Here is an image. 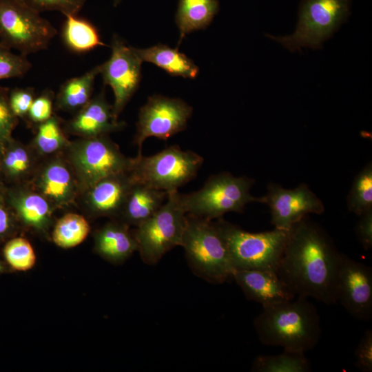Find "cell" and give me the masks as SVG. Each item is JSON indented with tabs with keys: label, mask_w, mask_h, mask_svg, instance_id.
I'll return each instance as SVG.
<instances>
[{
	"label": "cell",
	"mask_w": 372,
	"mask_h": 372,
	"mask_svg": "<svg viewBox=\"0 0 372 372\" xmlns=\"http://www.w3.org/2000/svg\"><path fill=\"white\" fill-rule=\"evenodd\" d=\"M94 242L96 253L116 264L123 262L138 251L134 233H131L129 226L121 220L108 223L98 230Z\"/></svg>",
	"instance_id": "obj_18"
},
{
	"label": "cell",
	"mask_w": 372,
	"mask_h": 372,
	"mask_svg": "<svg viewBox=\"0 0 372 372\" xmlns=\"http://www.w3.org/2000/svg\"><path fill=\"white\" fill-rule=\"evenodd\" d=\"M254 326L261 343L284 350L305 353L313 349L321 335L320 319L307 298L262 307Z\"/></svg>",
	"instance_id": "obj_2"
},
{
	"label": "cell",
	"mask_w": 372,
	"mask_h": 372,
	"mask_svg": "<svg viewBox=\"0 0 372 372\" xmlns=\"http://www.w3.org/2000/svg\"><path fill=\"white\" fill-rule=\"evenodd\" d=\"M61 37L65 46L77 54L88 52L105 45L101 39L97 28L88 20L77 14L65 16Z\"/></svg>",
	"instance_id": "obj_24"
},
{
	"label": "cell",
	"mask_w": 372,
	"mask_h": 372,
	"mask_svg": "<svg viewBox=\"0 0 372 372\" xmlns=\"http://www.w3.org/2000/svg\"><path fill=\"white\" fill-rule=\"evenodd\" d=\"M348 209L360 216L372 209V164L368 163L355 177L347 198Z\"/></svg>",
	"instance_id": "obj_28"
},
{
	"label": "cell",
	"mask_w": 372,
	"mask_h": 372,
	"mask_svg": "<svg viewBox=\"0 0 372 372\" xmlns=\"http://www.w3.org/2000/svg\"><path fill=\"white\" fill-rule=\"evenodd\" d=\"M311 369L304 353L286 350L276 355H258L251 366V371L256 372H308Z\"/></svg>",
	"instance_id": "obj_26"
},
{
	"label": "cell",
	"mask_w": 372,
	"mask_h": 372,
	"mask_svg": "<svg viewBox=\"0 0 372 372\" xmlns=\"http://www.w3.org/2000/svg\"><path fill=\"white\" fill-rule=\"evenodd\" d=\"M134 183L130 172L99 180L87 190L89 208L95 216L118 218Z\"/></svg>",
	"instance_id": "obj_17"
},
{
	"label": "cell",
	"mask_w": 372,
	"mask_h": 372,
	"mask_svg": "<svg viewBox=\"0 0 372 372\" xmlns=\"http://www.w3.org/2000/svg\"><path fill=\"white\" fill-rule=\"evenodd\" d=\"M90 230V225L83 216L70 213L57 221L52 238L57 246L69 249L81 244L87 238Z\"/></svg>",
	"instance_id": "obj_27"
},
{
	"label": "cell",
	"mask_w": 372,
	"mask_h": 372,
	"mask_svg": "<svg viewBox=\"0 0 372 372\" xmlns=\"http://www.w3.org/2000/svg\"><path fill=\"white\" fill-rule=\"evenodd\" d=\"M5 270V267L3 264L0 261V273L3 272Z\"/></svg>",
	"instance_id": "obj_40"
},
{
	"label": "cell",
	"mask_w": 372,
	"mask_h": 372,
	"mask_svg": "<svg viewBox=\"0 0 372 372\" xmlns=\"http://www.w3.org/2000/svg\"><path fill=\"white\" fill-rule=\"evenodd\" d=\"M262 198V203L270 208L271 223L274 228L285 231H289L309 214H321L324 211L322 201L305 183L291 189L269 183Z\"/></svg>",
	"instance_id": "obj_14"
},
{
	"label": "cell",
	"mask_w": 372,
	"mask_h": 372,
	"mask_svg": "<svg viewBox=\"0 0 372 372\" xmlns=\"http://www.w3.org/2000/svg\"><path fill=\"white\" fill-rule=\"evenodd\" d=\"M218 11V0H178L175 15L179 30L178 46L187 34L208 27Z\"/></svg>",
	"instance_id": "obj_22"
},
{
	"label": "cell",
	"mask_w": 372,
	"mask_h": 372,
	"mask_svg": "<svg viewBox=\"0 0 372 372\" xmlns=\"http://www.w3.org/2000/svg\"><path fill=\"white\" fill-rule=\"evenodd\" d=\"M99 65L81 76L64 82L56 96V109L65 111L79 110L92 99L94 81L100 74Z\"/></svg>",
	"instance_id": "obj_23"
},
{
	"label": "cell",
	"mask_w": 372,
	"mask_h": 372,
	"mask_svg": "<svg viewBox=\"0 0 372 372\" xmlns=\"http://www.w3.org/2000/svg\"><path fill=\"white\" fill-rule=\"evenodd\" d=\"M14 205L23 223L36 231L44 232L50 227L52 210L43 195L26 193L19 196Z\"/></svg>",
	"instance_id": "obj_25"
},
{
	"label": "cell",
	"mask_w": 372,
	"mask_h": 372,
	"mask_svg": "<svg viewBox=\"0 0 372 372\" xmlns=\"http://www.w3.org/2000/svg\"><path fill=\"white\" fill-rule=\"evenodd\" d=\"M31 68L26 55L15 54L12 49L0 43V81L23 77Z\"/></svg>",
	"instance_id": "obj_31"
},
{
	"label": "cell",
	"mask_w": 372,
	"mask_h": 372,
	"mask_svg": "<svg viewBox=\"0 0 372 372\" xmlns=\"http://www.w3.org/2000/svg\"><path fill=\"white\" fill-rule=\"evenodd\" d=\"M351 0H302L295 31L289 35L266 37L294 52L302 48L322 47L350 14Z\"/></svg>",
	"instance_id": "obj_6"
},
{
	"label": "cell",
	"mask_w": 372,
	"mask_h": 372,
	"mask_svg": "<svg viewBox=\"0 0 372 372\" xmlns=\"http://www.w3.org/2000/svg\"><path fill=\"white\" fill-rule=\"evenodd\" d=\"M121 0H114V6H116L121 3Z\"/></svg>",
	"instance_id": "obj_41"
},
{
	"label": "cell",
	"mask_w": 372,
	"mask_h": 372,
	"mask_svg": "<svg viewBox=\"0 0 372 372\" xmlns=\"http://www.w3.org/2000/svg\"><path fill=\"white\" fill-rule=\"evenodd\" d=\"M341 256L324 229L307 216L289 230L277 273L296 296L334 304Z\"/></svg>",
	"instance_id": "obj_1"
},
{
	"label": "cell",
	"mask_w": 372,
	"mask_h": 372,
	"mask_svg": "<svg viewBox=\"0 0 372 372\" xmlns=\"http://www.w3.org/2000/svg\"><path fill=\"white\" fill-rule=\"evenodd\" d=\"M10 89L0 85V143L8 141L17 123L8 101Z\"/></svg>",
	"instance_id": "obj_34"
},
{
	"label": "cell",
	"mask_w": 372,
	"mask_h": 372,
	"mask_svg": "<svg viewBox=\"0 0 372 372\" xmlns=\"http://www.w3.org/2000/svg\"><path fill=\"white\" fill-rule=\"evenodd\" d=\"M134 52L143 61L154 64L169 75L187 79H195L199 72L198 67L178 48H172L161 43L147 48H136Z\"/></svg>",
	"instance_id": "obj_20"
},
{
	"label": "cell",
	"mask_w": 372,
	"mask_h": 372,
	"mask_svg": "<svg viewBox=\"0 0 372 372\" xmlns=\"http://www.w3.org/2000/svg\"><path fill=\"white\" fill-rule=\"evenodd\" d=\"M254 180L234 176L229 172L211 176L197 191L182 194L187 214L213 220L228 212L242 213L249 203H262L263 198L250 194Z\"/></svg>",
	"instance_id": "obj_5"
},
{
	"label": "cell",
	"mask_w": 372,
	"mask_h": 372,
	"mask_svg": "<svg viewBox=\"0 0 372 372\" xmlns=\"http://www.w3.org/2000/svg\"><path fill=\"white\" fill-rule=\"evenodd\" d=\"M70 146V162L79 184L84 189L105 178L132 169L134 158L123 155L107 134L83 138Z\"/></svg>",
	"instance_id": "obj_10"
},
{
	"label": "cell",
	"mask_w": 372,
	"mask_h": 372,
	"mask_svg": "<svg viewBox=\"0 0 372 372\" xmlns=\"http://www.w3.org/2000/svg\"><path fill=\"white\" fill-rule=\"evenodd\" d=\"M38 185L45 198L60 205L72 201L76 188L70 170L60 161L50 162L43 168Z\"/></svg>",
	"instance_id": "obj_21"
},
{
	"label": "cell",
	"mask_w": 372,
	"mask_h": 372,
	"mask_svg": "<svg viewBox=\"0 0 372 372\" xmlns=\"http://www.w3.org/2000/svg\"><path fill=\"white\" fill-rule=\"evenodd\" d=\"M180 246L197 276L216 284L232 278L235 269L226 243L214 221L187 214Z\"/></svg>",
	"instance_id": "obj_3"
},
{
	"label": "cell",
	"mask_w": 372,
	"mask_h": 372,
	"mask_svg": "<svg viewBox=\"0 0 372 372\" xmlns=\"http://www.w3.org/2000/svg\"><path fill=\"white\" fill-rule=\"evenodd\" d=\"M337 302L358 320L372 318V269L342 254L336 286Z\"/></svg>",
	"instance_id": "obj_13"
},
{
	"label": "cell",
	"mask_w": 372,
	"mask_h": 372,
	"mask_svg": "<svg viewBox=\"0 0 372 372\" xmlns=\"http://www.w3.org/2000/svg\"><path fill=\"white\" fill-rule=\"evenodd\" d=\"M110 59L101 64L100 74L104 85L111 87L114 102L113 114L118 119L119 114L138 90L141 80L143 61L134 52L132 46L118 35L114 34L111 43Z\"/></svg>",
	"instance_id": "obj_12"
},
{
	"label": "cell",
	"mask_w": 372,
	"mask_h": 372,
	"mask_svg": "<svg viewBox=\"0 0 372 372\" xmlns=\"http://www.w3.org/2000/svg\"><path fill=\"white\" fill-rule=\"evenodd\" d=\"M33 10L41 13L45 11H59L65 16L77 14L86 0H21Z\"/></svg>",
	"instance_id": "obj_32"
},
{
	"label": "cell",
	"mask_w": 372,
	"mask_h": 372,
	"mask_svg": "<svg viewBox=\"0 0 372 372\" xmlns=\"http://www.w3.org/2000/svg\"><path fill=\"white\" fill-rule=\"evenodd\" d=\"M54 92L45 89L34 98L27 116L29 120L36 124H41L52 116Z\"/></svg>",
	"instance_id": "obj_33"
},
{
	"label": "cell",
	"mask_w": 372,
	"mask_h": 372,
	"mask_svg": "<svg viewBox=\"0 0 372 372\" xmlns=\"http://www.w3.org/2000/svg\"><path fill=\"white\" fill-rule=\"evenodd\" d=\"M354 365L362 372L372 371V330H366L355 349Z\"/></svg>",
	"instance_id": "obj_37"
},
{
	"label": "cell",
	"mask_w": 372,
	"mask_h": 372,
	"mask_svg": "<svg viewBox=\"0 0 372 372\" xmlns=\"http://www.w3.org/2000/svg\"><path fill=\"white\" fill-rule=\"evenodd\" d=\"M12 225L10 216L7 210L0 205V238L4 236Z\"/></svg>",
	"instance_id": "obj_39"
},
{
	"label": "cell",
	"mask_w": 372,
	"mask_h": 372,
	"mask_svg": "<svg viewBox=\"0 0 372 372\" xmlns=\"http://www.w3.org/2000/svg\"><path fill=\"white\" fill-rule=\"evenodd\" d=\"M58 118L52 116L38 126L34 143L43 154H51L67 144Z\"/></svg>",
	"instance_id": "obj_30"
},
{
	"label": "cell",
	"mask_w": 372,
	"mask_h": 372,
	"mask_svg": "<svg viewBox=\"0 0 372 372\" xmlns=\"http://www.w3.org/2000/svg\"><path fill=\"white\" fill-rule=\"evenodd\" d=\"M355 234L363 248L368 251L372 247V209L361 216L355 225Z\"/></svg>",
	"instance_id": "obj_38"
},
{
	"label": "cell",
	"mask_w": 372,
	"mask_h": 372,
	"mask_svg": "<svg viewBox=\"0 0 372 372\" xmlns=\"http://www.w3.org/2000/svg\"><path fill=\"white\" fill-rule=\"evenodd\" d=\"M192 112V107L180 99L161 95L149 96L139 110L136 123L134 143L138 148L137 155L142 154L146 138L156 137L165 141L183 131Z\"/></svg>",
	"instance_id": "obj_11"
},
{
	"label": "cell",
	"mask_w": 372,
	"mask_h": 372,
	"mask_svg": "<svg viewBox=\"0 0 372 372\" xmlns=\"http://www.w3.org/2000/svg\"><path fill=\"white\" fill-rule=\"evenodd\" d=\"M57 30L21 0H0V43L28 56L46 50Z\"/></svg>",
	"instance_id": "obj_9"
},
{
	"label": "cell",
	"mask_w": 372,
	"mask_h": 372,
	"mask_svg": "<svg viewBox=\"0 0 372 372\" xmlns=\"http://www.w3.org/2000/svg\"><path fill=\"white\" fill-rule=\"evenodd\" d=\"M4 165L10 174L23 175L31 167V158L25 149L18 146L7 153L4 158Z\"/></svg>",
	"instance_id": "obj_36"
},
{
	"label": "cell",
	"mask_w": 372,
	"mask_h": 372,
	"mask_svg": "<svg viewBox=\"0 0 372 372\" xmlns=\"http://www.w3.org/2000/svg\"><path fill=\"white\" fill-rule=\"evenodd\" d=\"M3 255L8 264L14 270L26 271L36 263L37 257L30 242L23 238H14L7 242Z\"/></svg>",
	"instance_id": "obj_29"
},
{
	"label": "cell",
	"mask_w": 372,
	"mask_h": 372,
	"mask_svg": "<svg viewBox=\"0 0 372 372\" xmlns=\"http://www.w3.org/2000/svg\"><path fill=\"white\" fill-rule=\"evenodd\" d=\"M214 223L226 243L235 270L267 269L277 272L289 231L274 228L251 233L222 217Z\"/></svg>",
	"instance_id": "obj_4"
},
{
	"label": "cell",
	"mask_w": 372,
	"mask_h": 372,
	"mask_svg": "<svg viewBox=\"0 0 372 372\" xmlns=\"http://www.w3.org/2000/svg\"><path fill=\"white\" fill-rule=\"evenodd\" d=\"M168 192L134 182L118 216L128 226L138 227L165 203Z\"/></svg>",
	"instance_id": "obj_19"
},
{
	"label": "cell",
	"mask_w": 372,
	"mask_h": 372,
	"mask_svg": "<svg viewBox=\"0 0 372 372\" xmlns=\"http://www.w3.org/2000/svg\"><path fill=\"white\" fill-rule=\"evenodd\" d=\"M34 99V90L32 87H16L9 91V105L17 118L27 116Z\"/></svg>",
	"instance_id": "obj_35"
},
{
	"label": "cell",
	"mask_w": 372,
	"mask_h": 372,
	"mask_svg": "<svg viewBox=\"0 0 372 372\" xmlns=\"http://www.w3.org/2000/svg\"><path fill=\"white\" fill-rule=\"evenodd\" d=\"M125 125L124 122H118L115 118L104 90L92 98L66 124L70 132L83 138L105 135L120 130Z\"/></svg>",
	"instance_id": "obj_16"
},
{
	"label": "cell",
	"mask_w": 372,
	"mask_h": 372,
	"mask_svg": "<svg viewBox=\"0 0 372 372\" xmlns=\"http://www.w3.org/2000/svg\"><path fill=\"white\" fill-rule=\"evenodd\" d=\"M203 161L197 153L174 145L152 156L137 155L130 174L134 182L169 192L193 180Z\"/></svg>",
	"instance_id": "obj_8"
},
{
	"label": "cell",
	"mask_w": 372,
	"mask_h": 372,
	"mask_svg": "<svg viewBox=\"0 0 372 372\" xmlns=\"http://www.w3.org/2000/svg\"><path fill=\"white\" fill-rule=\"evenodd\" d=\"M187 214L181 194L178 190L169 192L161 208L136 227L134 235L145 263L155 265L172 249L181 245Z\"/></svg>",
	"instance_id": "obj_7"
},
{
	"label": "cell",
	"mask_w": 372,
	"mask_h": 372,
	"mask_svg": "<svg viewBox=\"0 0 372 372\" xmlns=\"http://www.w3.org/2000/svg\"><path fill=\"white\" fill-rule=\"evenodd\" d=\"M232 278L248 300L260 303L262 307L289 301L296 297L274 271L235 270Z\"/></svg>",
	"instance_id": "obj_15"
}]
</instances>
